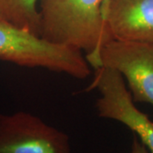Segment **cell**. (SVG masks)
Returning a JSON list of instances; mask_svg holds the SVG:
<instances>
[{
	"instance_id": "obj_1",
	"label": "cell",
	"mask_w": 153,
	"mask_h": 153,
	"mask_svg": "<svg viewBox=\"0 0 153 153\" xmlns=\"http://www.w3.org/2000/svg\"><path fill=\"white\" fill-rule=\"evenodd\" d=\"M103 4L104 0H39L40 36L84 51L89 66L96 69L100 50L112 39L103 18Z\"/></svg>"
},
{
	"instance_id": "obj_6",
	"label": "cell",
	"mask_w": 153,
	"mask_h": 153,
	"mask_svg": "<svg viewBox=\"0 0 153 153\" xmlns=\"http://www.w3.org/2000/svg\"><path fill=\"white\" fill-rule=\"evenodd\" d=\"M102 14L112 39L153 44V0H107Z\"/></svg>"
},
{
	"instance_id": "obj_7",
	"label": "cell",
	"mask_w": 153,
	"mask_h": 153,
	"mask_svg": "<svg viewBox=\"0 0 153 153\" xmlns=\"http://www.w3.org/2000/svg\"><path fill=\"white\" fill-rule=\"evenodd\" d=\"M39 0H0V21L40 36Z\"/></svg>"
},
{
	"instance_id": "obj_3",
	"label": "cell",
	"mask_w": 153,
	"mask_h": 153,
	"mask_svg": "<svg viewBox=\"0 0 153 153\" xmlns=\"http://www.w3.org/2000/svg\"><path fill=\"white\" fill-rule=\"evenodd\" d=\"M94 89L100 93L96 101L99 117L127 126L153 153V121L137 108L120 73L103 66L94 69L93 81L86 90Z\"/></svg>"
},
{
	"instance_id": "obj_9",
	"label": "cell",
	"mask_w": 153,
	"mask_h": 153,
	"mask_svg": "<svg viewBox=\"0 0 153 153\" xmlns=\"http://www.w3.org/2000/svg\"><path fill=\"white\" fill-rule=\"evenodd\" d=\"M106 1H107V0H104V4H103V7H104L105 4V3H106ZM103 7H102V10H103Z\"/></svg>"
},
{
	"instance_id": "obj_4",
	"label": "cell",
	"mask_w": 153,
	"mask_h": 153,
	"mask_svg": "<svg viewBox=\"0 0 153 153\" xmlns=\"http://www.w3.org/2000/svg\"><path fill=\"white\" fill-rule=\"evenodd\" d=\"M0 153H71L69 136L35 115L0 114Z\"/></svg>"
},
{
	"instance_id": "obj_2",
	"label": "cell",
	"mask_w": 153,
	"mask_h": 153,
	"mask_svg": "<svg viewBox=\"0 0 153 153\" xmlns=\"http://www.w3.org/2000/svg\"><path fill=\"white\" fill-rule=\"evenodd\" d=\"M0 60L25 67H39L77 79L90 75L81 50L52 43L27 30L0 21Z\"/></svg>"
},
{
	"instance_id": "obj_5",
	"label": "cell",
	"mask_w": 153,
	"mask_h": 153,
	"mask_svg": "<svg viewBox=\"0 0 153 153\" xmlns=\"http://www.w3.org/2000/svg\"><path fill=\"white\" fill-rule=\"evenodd\" d=\"M100 66L125 78L134 102L153 105V44L110 39L100 50Z\"/></svg>"
},
{
	"instance_id": "obj_8",
	"label": "cell",
	"mask_w": 153,
	"mask_h": 153,
	"mask_svg": "<svg viewBox=\"0 0 153 153\" xmlns=\"http://www.w3.org/2000/svg\"><path fill=\"white\" fill-rule=\"evenodd\" d=\"M130 153H151L148 149L142 143L140 142V140L138 139V137L134 134L133 137V141H132L131 145V151Z\"/></svg>"
}]
</instances>
